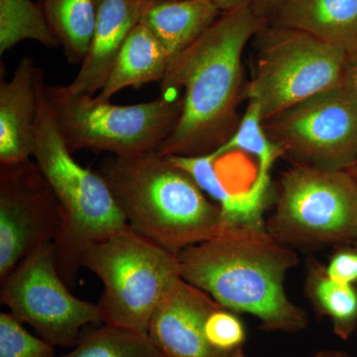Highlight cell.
Segmentation results:
<instances>
[{"mask_svg":"<svg viewBox=\"0 0 357 357\" xmlns=\"http://www.w3.org/2000/svg\"><path fill=\"white\" fill-rule=\"evenodd\" d=\"M266 22L250 6L222 13L185 50L171 59L161 91H184L183 107L161 156H203L230 139L241 119L243 56Z\"/></svg>","mask_w":357,"mask_h":357,"instance_id":"1","label":"cell"},{"mask_svg":"<svg viewBox=\"0 0 357 357\" xmlns=\"http://www.w3.org/2000/svg\"><path fill=\"white\" fill-rule=\"evenodd\" d=\"M344 86L357 96V50L349 55L345 70Z\"/></svg>","mask_w":357,"mask_h":357,"instance_id":"28","label":"cell"},{"mask_svg":"<svg viewBox=\"0 0 357 357\" xmlns=\"http://www.w3.org/2000/svg\"><path fill=\"white\" fill-rule=\"evenodd\" d=\"M82 267L102 280V323L148 335L150 321L178 279L177 255L132 229L84 251Z\"/></svg>","mask_w":357,"mask_h":357,"instance_id":"5","label":"cell"},{"mask_svg":"<svg viewBox=\"0 0 357 357\" xmlns=\"http://www.w3.org/2000/svg\"><path fill=\"white\" fill-rule=\"evenodd\" d=\"M220 14L211 0H145L140 24L172 59L194 44Z\"/></svg>","mask_w":357,"mask_h":357,"instance_id":"16","label":"cell"},{"mask_svg":"<svg viewBox=\"0 0 357 357\" xmlns=\"http://www.w3.org/2000/svg\"><path fill=\"white\" fill-rule=\"evenodd\" d=\"M234 151L245 152L255 156L258 161V173L255 182L263 185H270V171L275 162L283 156L284 152L267 135L263 126L261 112L255 102H248L236 132L213 155L218 159Z\"/></svg>","mask_w":357,"mask_h":357,"instance_id":"21","label":"cell"},{"mask_svg":"<svg viewBox=\"0 0 357 357\" xmlns=\"http://www.w3.org/2000/svg\"><path fill=\"white\" fill-rule=\"evenodd\" d=\"M36 82L38 112L33 158L62 211V229L53 243L54 258L61 278L72 288L84 251L129 225L105 178L73 157L47 102L46 81L39 68Z\"/></svg>","mask_w":357,"mask_h":357,"instance_id":"4","label":"cell"},{"mask_svg":"<svg viewBox=\"0 0 357 357\" xmlns=\"http://www.w3.org/2000/svg\"><path fill=\"white\" fill-rule=\"evenodd\" d=\"M263 126L293 164L347 171L357 161V96L344 84L289 107Z\"/></svg>","mask_w":357,"mask_h":357,"instance_id":"9","label":"cell"},{"mask_svg":"<svg viewBox=\"0 0 357 357\" xmlns=\"http://www.w3.org/2000/svg\"><path fill=\"white\" fill-rule=\"evenodd\" d=\"M98 172L129 227L171 252L204 243L227 227L222 210L185 171L157 151L110 155Z\"/></svg>","mask_w":357,"mask_h":357,"instance_id":"3","label":"cell"},{"mask_svg":"<svg viewBox=\"0 0 357 357\" xmlns=\"http://www.w3.org/2000/svg\"><path fill=\"white\" fill-rule=\"evenodd\" d=\"M220 307L208 294L180 278L155 312L148 335L165 357H245L243 349L222 351L208 342L204 323Z\"/></svg>","mask_w":357,"mask_h":357,"instance_id":"12","label":"cell"},{"mask_svg":"<svg viewBox=\"0 0 357 357\" xmlns=\"http://www.w3.org/2000/svg\"><path fill=\"white\" fill-rule=\"evenodd\" d=\"M0 357H56L53 345L35 337L11 312H0Z\"/></svg>","mask_w":357,"mask_h":357,"instance_id":"24","label":"cell"},{"mask_svg":"<svg viewBox=\"0 0 357 357\" xmlns=\"http://www.w3.org/2000/svg\"><path fill=\"white\" fill-rule=\"evenodd\" d=\"M204 333L208 342L222 351L243 349L246 340L243 321L225 307H220L208 314L204 323Z\"/></svg>","mask_w":357,"mask_h":357,"instance_id":"25","label":"cell"},{"mask_svg":"<svg viewBox=\"0 0 357 357\" xmlns=\"http://www.w3.org/2000/svg\"><path fill=\"white\" fill-rule=\"evenodd\" d=\"M27 39L48 48L60 46L41 3L33 0H0V55Z\"/></svg>","mask_w":357,"mask_h":357,"instance_id":"22","label":"cell"},{"mask_svg":"<svg viewBox=\"0 0 357 357\" xmlns=\"http://www.w3.org/2000/svg\"><path fill=\"white\" fill-rule=\"evenodd\" d=\"M145 0H98L93 43L74 81L73 95L93 96L102 91L129 34L138 24Z\"/></svg>","mask_w":357,"mask_h":357,"instance_id":"13","label":"cell"},{"mask_svg":"<svg viewBox=\"0 0 357 357\" xmlns=\"http://www.w3.org/2000/svg\"><path fill=\"white\" fill-rule=\"evenodd\" d=\"M60 357H165L148 335L105 325L83 332L72 351Z\"/></svg>","mask_w":357,"mask_h":357,"instance_id":"23","label":"cell"},{"mask_svg":"<svg viewBox=\"0 0 357 357\" xmlns=\"http://www.w3.org/2000/svg\"><path fill=\"white\" fill-rule=\"evenodd\" d=\"M176 93L116 105L93 96L73 95L65 86L45 84L47 102L70 151L89 149L117 157L158 151L182 112L183 96Z\"/></svg>","mask_w":357,"mask_h":357,"instance_id":"6","label":"cell"},{"mask_svg":"<svg viewBox=\"0 0 357 357\" xmlns=\"http://www.w3.org/2000/svg\"><path fill=\"white\" fill-rule=\"evenodd\" d=\"M98 0H43L52 32L72 64L83 63L95 34Z\"/></svg>","mask_w":357,"mask_h":357,"instance_id":"19","label":"cell"},{"mask_svg":"<svg viewBox=\"0 0 357 357\" xmlns=\"http://www.w3.org/2000/svg\"><path fill=\"white\" fill-rule=\"evenodd\" d=\"M328 278L342 284L357 283V246H342L325 266Z\"/></svg>","mask_w":357,"mask_h":357,"instance_id":"26","label":"cell"},{"mask_svg":"<svg viewBox=\"0 0 357 357\" xmlns=\"http://www.w3.org/2000/svg\"><path fill=\"white\" fill-rule=\"evenodd\" d=\"M281 1L282 0H250V7L260 20L267 22Z\"/></svg>","mask_w":357,"mask_h":357,"instance_id":"27","label":"cell"},{"mask_svg":"<svg viewBox=\"0 0 357 357\" xmlns=\"http://www.w3.org/2000/svg\"><path fill=\"white\" fill-rule=\"evenodd\" d=\"M42 1H43V0H39L40 3H41Z\"/></svg>","mask_w":357,"mask_h":357,"instance_id":"32","label":"cell"},{"mask_svg":"<svg viewBox=\"0 0 357 357\" xmlns=\"http://www.w3.org/2000/svg\"><path fill=\"white\" fill-rule=\"evenodd\" d=\"M347 172L351 174L354 178H357V161L354 164V166L351 167V168L347 170Z\"/></svg>","mask_w":357,"mask_h":357,"instance_id":"31","label":"cell"},{"mask_svg":"<svg viewBox=\"0 0 357 357\" xmlns=\"http://www.w3.org/2000/svg\"><path fill=\"white\" fill-rule=\"evenodd\" d=\"M37 70L33 59L24 56L10 81L0 84V164L33 158L38 112Z\"/></svg>","mask_w":357,"mask_h":357,"instance_id":"14","label":"cell"},{"mask_svg":"<svg viewBox=\"0 0 357 357\" xmlns=\"http://www.w3.org/2000/svg\"><path fill=\"white\" fill-rule=\"evenodd\" d=\"M305 293L317 314L332 323L337 337L349 340L357 330V288L328 278L325 266L310 263Z\"/></svg>","mask_w":357,"mask_h":357,"instance_id":"20","label":"cell"},{"mask_svg":"<svg viewBox=\"0 0 357 357\" xmlns=\"http://www.w3.org/2000/svg\"><path fill=\"white\" fill-rule=\"evenodd\" d=\"M289 248L344 246L357 241V178L347 171L293 164L282 174L266 227Z\"/></svg>","mask_w":357,"mask_h":357,"instance_id":"7","label":"cell"},{"mask_svg":"<svg viewBox=\"0 0 357 357\" xmlns=\"http://www.w3.org/2000/svg\"><path fill=\"white\" fill-rule=\"evenodd\" d=\"M269 20L349 54L357 50V0H282Z\"/></svg>","mask_w":357,"mask_h":357,"instance_id":"15","label":"cell"},{"mask_svg":"<svg viewBox=\"0 0 357 357\" xmlns=\"http://www.w3.org/2000/svg\"><path fill=\"white\" fill-rule=\"evenodd\" d=\"M314 357H351L345 351L338 349H324L314 354Z\"/></svg>","mask_w":357,"mask_h":357,"instance_id":"30","label":"cell"},{"mask_svg":"<svg viewBox=\"0 0 357 357\" xmlns=\"http://www.w3.org/2000/svg\"><path fill=\"white\" fill-rule=\"evenodd\" d=\"M220 13H229L243 7L250 6V0H211Z\"/></svg>","mask_w":357,"mask_h":357,"instance_id":"29","label":"cell"},{"mask_svg":"<svg viewBox=\"0 0 357 357\" xmlns=\"http://www.w3.org/2000/svg\"><path fill=\"white\" fill-rule=\"evenodd\" d=\"M165 157V156H164ZM169 161L185 171L222 210L227 225H263L264 204L251 194H236L222 182L213 153L203 156H166Z\"/></svg>","mask_w":357,"mask_h":357,"instance_id":"18","label":"cell"},{"mask_svg":"<svg viewBox=\"0 0 357 357\" xmlns=\"http://www.w3.org/2000/svg\"><path fill=\"white\" fill-rule=\"evenodd\" d=\"M171 58L164 47L145 26L138 24L124 42L107 83L96 98L103 102L126 88L161 82Z\"/></svg>","mask_w":357,"mask_h":357,"instance_id":"17","label":"cell"},{"mask_svg":"<svg viewBox=\"0 0 357 357\" xmlns=\"http://www.w3.org/2000/svg\"><path fill=\"white\" fill-rule=\"evenodd\" d=\"M252 77L244 98L255 102L263 121L312 96L342 86L349 53L311 35L263 27Z\"/></svg>","mask_w":357,"mask_h":357,"instance_id":"8","label":"cell"},{"mask_svg":"<svg viewBox=\"0 0 357 357\" xmlns=\"http://www.w3.org/2000/svg\"><path fill=\"white\" fill-rule=\"evenodd\" d=\"M0 285L1 304L53 347H75L84 326L102 323L98 305L73 295L61 278L53 243L26 256Z\"/></svg>","mask_w":357,"mask_h":357,"instance_id":"10","label":"cell"},{"mask_svg":"<svg viewBox=\"0 0 357 357\" xmlns=\"http://www.w3.org/2000/svg\"><path fill=\"white\" fill-rule=\"evenodd\" d=\"M60 204L32 159L0 164V282L62 229Z\"/></svg>","mask_w":357,"mask_h":357,"instance_id":"11","label":"cell"},{"mask_svg":"<svg viewBox=\"0 0 357 357\" xmlns=\"http://www.w3.org/2000/svg\"><path fill=\"white\" fill-rule=\"evenodd\" d=\"M182 279L234 312L260 321L265 332L297 333L309 326L307 312L289 299L287 273L299 263L293 248L264 225H229L218 236L177 253Z\"/></svg>","mask_w":357,"mask_h":357,"instance_id":"2","label":"cell"},{"mask_svg":"<svg viewBox=\"0 0 357 357\" xmlns=\"http://www.w3.org/2000/svg\"><path fill=\"white\" fill-rule=\"evenodd\" d=\"M354 244H356V245L357 246V241H356V243H354Z\"/></svg>","mask_w":357,"mask_h":357,"instance_id":"33","label":"cell"}]
</instances>
